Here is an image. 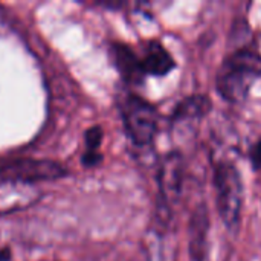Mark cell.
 I'll use <instances>...</instances> for the list:
<instances>
[{
  "instance_id": "cell-1",
  "label": "cell",
  "mask_w": 261,
  "mask_h": 261,
  "mask_svg": "<svg viewBox=\"0 0 261 261\" xmlns=\"http://www.w3.org/2000/svg\"><path fill=\"white\" fill-rule=\"evenodd\" d=\"M260 78L261 54L252 47H240L222 61L216 75V89L225 101L242 104Z\"/></svg>"
},
{
  "instance_id": "cell-2",
  "label": "cell",
  "mask_w": 261,
  "mask_h": 261,
  "mask_svg": "<svg viewBox=\"0 0 261 261\" xmlns=\"http://www.w3.org/2000/svg\"><path fill=\"white\" fill-rule=\"evenodd\" d=\"M214 191H216V205L217 213L225 223V226L236 232L239 231L243 200H245V187L242 173L237 165L229 159H220L214 162Z\"/></svg>"
},
{
  "instance_id": "cell-3",
  "label": "cell",
  "mask_w": 261,
  "mask_h": 261,
  "mask_svg": "<svg viewBox=\"0 0 261 261\" xmlns=\"http://www.w3.org/2000/svg\"><path fill=\"white\" fill-rule=\"evenodd\" d=\"M119 110L132 142L138 147H148L154 141L159 127L156 107L142 96L127 92L119 98Z\"/></svg>"
},
{
  "instance_id": "cell-4",
  "label": "cell",
  "mask_w": 261,
  "mask_h": 261,
  "mask_svg": "<svg viewBox=\"0 0 261 261\" xmlns=\"http://www.w3.org/2000/svg\"><path fill=\"white\" fill-rule=\"evenodd\" d=\"M185 176L184 158L179 151H171L165 154L161 161L158 171V187H159V205L158 211L161 214L159 220L170 222L174 205L177 203Z\"/></svg>"
},
{
  "instance_id": "cell-5",
  "label": "cell",
  "mask_w": 261,
  "mask_h": 261,
  "mask_svg": "<svg viewBox=\"0 0 261 261\" xmlns=\"http://www.w3.org/2000/svg\"><path fill=\"white\" fill-rule=\"evenodd\" d=\"M66 174V170L54 161L20 159L0 165V182L14 185H32L40 180H55Z\"/></svg>"
},
{
  "instance_id": "cell-6",
  "label": "cell",
  "mask_w": 261,
  "mask_h": 261,
  "mask_svg": "<svg viewBox=\"0 0 261 261\" xmlns=\"http://www.w3.org/2000/svg\"><path fill=\"white\" fill-rule=\"evenodd\" d=\"M139 58L145 76H165L176 67L173 55L158 40H150Z\"/></svg>"
},
{
  "instance_id": "cell-7",
  "label": "cell",
  "mask_w": 261,
  "mask_h": 261,
  "mask_svg": "<svg viewBox=\"0 0 261 261\" xmlns=\"http://www.w3.org/2000/svg\"><path fill=\"white\" fill-rule=\"evenodd\" d=\"M113 60L115 64L122 75V78L128 84H141L145 80L142 66H141V58L139 55L125 44H113Z\"/></svg>"
},
{
  "instance_id": "cell-8",
  "label": "cell",
  "mask_w": 261,
  "mask_h": 261,
  "mask_svg": "<svg viewBox=\"0 0 261 261\" xmlns=\"http://www.w3.org/2000/svg\"><path fill=\"white\" fill-rule=\"evenodd\" d=\"M213 109V104L206 95H193L182 99L171 113V124H182L185 121H197L206 116Z\"/></svg>"
},
{
  "instance_id": "cell-9",
  "label": "cell",
  "mask_w": 261,
  "mask_h": 261,
  "mask_svg": "<svg viewBox=\"0 0 261 261\" xmlns=\"http://www.w3.org/2000/svg\"><path fill=\"white\" fill-rule=\"evenodd\" d=\"M210 229V220L205 205L199 206L197 211L191 217L190 225V243H191V254L196 261H202L205 258L206 249V236Z\"/></svg>"
},
{
  "instance_id": "cell-10",
  "label": "cell",
  "mask_w": 261,
  "mask_h": 261,
  "mask_svg": "<svg viewBox=\"0 0 261 261\" xmlns=\"http://www.w3.org/2000/svg\"><path fill=\"white\" fill-rule=\"evenodd\" d=\"M101 142H102V130L99 125H95L86 132V151L83 154V164L86 167L92 168L101 162L102 159V154L99 151Z\"/></svg>"
},
{
  "instance_id": "cell-11",
  "label": "cell",
  "mask_w": 261,
  "mask_h": 261,
  "mask_svg": "<svg viewBox=\"0 0 261 261\" xmlns=\"http://www.w3.org/2000/svg\"><path fill=\"white\" fill-rule=\"evenodd\" d=\"M249 161L255 171L261 170V138L251 147L249 150Z\"/></svg>"
}]
</instances>
